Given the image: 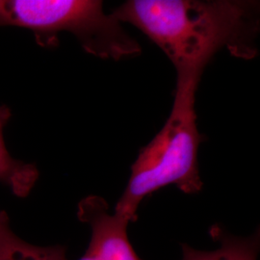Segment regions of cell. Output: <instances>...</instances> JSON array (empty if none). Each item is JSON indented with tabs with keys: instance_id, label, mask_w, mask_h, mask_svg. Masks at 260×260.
Returning a JSON list of instances; mask_svg holds the SVG:
<instances>
[{
	"instance_id": "4",
	"label": "cell",
	"mask_w": 260,
	"mask_h": 260,
	"mask_svg": "<svg viewBox=\"0 0 260 260\" xmlns=\"http://www.w3.org/2000/svg\"><path fill=\"white\" fill-rule=\"evenodd\" d=\"M77 216L89 224L92 236L87 249L96 260H142L127 236L129 222L109 212V205L99 196H88L78 204Z\"/></svg>"
},
{
	"instance_id": "3",
	"label": "cell",
	"mask_w": 260,
	"mask_h": 260,
	"mask_svg": "<svg viewBox=\"0 0 260 260\" xmlns=\"http://www.w3.org/2000/svg\"><path fill=\"white\" fill-rule=\"evenodd\" d=\"M0 27L30 30L39 46L55 47L60 33L74 35L84 50L115 61L139 56L142 47L98 0H0Z\"/></svg>"
},
{
	"instance_id": "6",
	"label": "cell",
	"mask_w": 260,
	"mask_h": 260,
	"mask_svg": "<svg viewBox=\"0 0 260 260\" xmlns=\"http://www.w3.org/2000/svg\"><path fill=\"white\" fill-rule=\"evenodd\" d=\"M12 112L7 105L0 106V182L19 198L27 197L39 178V170L33 164L15 159L5 146L3 130L9 122Z\"/></svg>"
},
{
	"instance_id": "8",
	"label": "cell",
	"mask_w": 260,
	"mask_h": 260,
	"mask_svg": "<svg viewBox=\"0 0 260 260\" xmlns=\"http://www.w3.org/2000/svg\"><path fill=\"white\" fill-rule=\"evenodd\" d=\"M78 260H96L93 257V254L89 251H86L85 254H84L82 257H80Z\"/></svg>"
},
{
	"instance_id": "5",
	"label": "cell",
	"mask_w": 260,
	"mask_h": 260,
	"mask_svg": "<svg viewBox=\"0 0 260 260\" xmlns=\"http://www.w3.org/2000/svg\"><path fill=\"white\" fill-rule=\"evenodd\" d=\"M209 233L215 241L220 243V248L214 251H199L187 244H181L182 260H257L260 247L258 231L249 237H239L215 224Z\"/></svg>"
},
{
	"instance_id": "2",
	"label": "cell",
	"mask_w": 260,
	"mask_h": 260,
	"mask_svg": "<svg viewBox=\"0 0 260 260\" xmlns=\"http://www.w3.org/2000/svg\"><path fill=\"white\" fill-rule=\"evenodd\" d=\"M197 90L195 85H177L167 121L132 164L128 183L114 211L129 223L137 219L144 199L163 187L176 185L185 194L203 189L198 164L203 137L197 125Z\"/></svg>"
},
{
	"instance_id": "7",
	"label": "cell",
	"mask_w": 260,
	"mask_h": 260,
	"mask_svg": "<svg viewBox=\"0 0 260 260\" xmlns=\"http://www.w3.org/2000/svg\"><path fill=\"white\" fill-rule=\"evenodd\" d=\"M0 260H68L62 246L42 247L13 232L7 213L0 209Z\"/></svg>"
},
{
	"instance_id": "1",
	"label": "cell",
	"mask_w": 260,
	"mask_h": 260,
	"mask_svg": "<svg viewBox=\"0 0 260 260\" xmlns=\"http://www.w3.org/2000/svg\"><path fill=\"white\" fill-rule=\"evenodd\" d=\"M112 14L138 28L166 54L177 71V84L199 85L220 50L246 60L258 51L256 1L129 0Z\"/></svg>"
}]
</instances>
